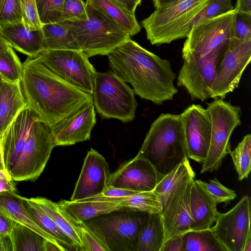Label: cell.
<instances>
[{
  "label": "cell",
  "instance_id": "15",
  "mask_svg": "<svg viewBox=\"0 0 251 251\" xmlns=\"http://www.w3.org/2000/svg\"><path fill=\"white\" fill-rule=\"evenodd\" d=\"M183 126L187 157L202 164L208 151L211 121L206 108L192 104L180 114Z\"/></svg>",
  "mask_w": 251,
  "mask_h": 251
},
{
  "label": "cell",
  "instance_id": "20",
  "mask_svg": "<svg viewBox=\"0 0 251 251\" xmlns=\"http://www.w3.org/2000/svg\"><path fill=\"white\" fill-rule=\"evenodd\" d=\"M38 120L37 115L26 105L0 137L4 168L9 174L23 151L33 124Z\"/></svg>",
  "mask_w": 251,
  "mask_h": 251
},
{
  "label": "cell",
  "instance_id": "29",
  "mask_svg": "<svg viewBox=\"0 0 251 251\" xmlns=\"http://www.w3.org/2000/svg\"><path fill=\"white\" fill-rule=\"evenodd\" d=\"M44 50H81L69 26L63 22L43 25Z\"/></svg>",
  "mask_w": 251,
  "mask_h": 251
},
{
  "label": "cell",
  "instance_id": "40",
  "mask_svg": "<svg viewBox=\"0 0 251 251\" xmlns=\"http://www.w3.org/2000/svg\"><path fill=\"white\" fill-rule=\"evenodd\" d=\"M23 22L20 0H0V26Z\"/></svg>",
  "mask_w": 251,
  "mask_h": 251
},
{
  "label": "cell",
  "instance_id": "22",
  "mask_svg": "<svg viewBox=\"0 0 251 251\" xmlns=\"http://www.w3.org/2000/svg\"><path fill=\"white\" fill-rule=\"evenodd\" d=\"M217 205L213 199L194 179L190 192L191 230L212 227L218 216Z\"/></svg>",
  "mask_w": 251,
  "mask_h": 251
},
{
  "label": "cell",
  "instance_id": "58",
  "mask_svg": "<svg viewBox=\"0 0 251 251\" xmlns=\"http://www.w3.org/2000/svg\"><path fill=\"white\" fill-rule=\"evenodd\" d=\"M3 80V79L2 77L1 76V75L0 74V86H1V85Z\"/></svg>",
  "mask_w": 251,
  "mask_h": 251
},
{
  "label": "cell",
  "instance_id": "57",
  "mask_svg": "<svg viewBox=\"0 0 251 251\" xmlns=\"http://www.w3.org/2000/svg\"><path fill=\"white\" fill-rule=\"evenodd\" d=\"M0 171H6L4 168V165L3 163L2 153H1V147L0 145Z\"/></svg>",
  "mask_w": 251,
  "mask_h": 251
},
{
  "label": "cell",
  "instance_id": "26",
  "mask_svg": "<svg viewBox=\"0 0 251 251\" xmlns=\"http://www.w3.org/2000/svg\"><path fill=\"white\" fill-rule=\"evenodd\" d=\"M57 203L79 223L86 220L114 211H131L127 208L108 201L62 200Z\"/></svg>",
  "mask_w": 251,
  "mask_h": 251
},
{
  "label": "cell",
  "instance_id": "25",
  "mask_svg": "<svg viewBox=\"0 0 251 251\" xmlns=\"http://www.w3.org/2000/svg\"><path fill=\"white\" fill-rule=\"evenodd\" d=\"M100 201L113 202L131 211H141L148 214L160 212L162 204L157 196L152 191L138 192L117 198H105L96 196L75 201Z\"/></svg>",
  "mask_w": 251,
  "mask_h": 251
},
{
  "label": "cell",
  "instance_id": "23",
  "mask_svg": "<svg viewBox=\"0 0 251 251\" xmlns=\"http://www.w3.org/2000/svg\"><path fill=\"white\" fill-rule=\"evenodd\" d=\"M26 105L21 82L3 79L0 89V137Z\"/></svg>",
  "mask_w": 251,
  "mask_h": 251
},
{
  "label": "cell",
  "instance_id": "50",
  "mask_svg": "<svg viewBox=\"0 0 251 251\" xmlns=\"http://www.w3.org/2000/svg\"><path fill=\"white\" fill-rule=\"evenodd\" d=\"M5 191H16L15 183L12 178H0V193Z\"/></svg>",
  "mask_w": 251,
  "mask_h": 251
},
{
  "label": "cell",
  "instance_id": "36",
  "mask_svg": "<svg viewBox=\"0 0 251 251\" xmlns=\"http://www.w3.org/2000/svg\"><path fill=\"white\" fill-rule=\"evenodd\" d=\"M23 65L11 46L0 52V74L3 79L10 82H21Z\"/></svg>",
  "mask_w": 251,
  "mask_h": 251
},
{
  "label": "cell",
  "instance_id": "8",
  "mask_svg": "<svg viewBox=\"0 0 251 251\" xmlns=\"http://www.w3.org/2000/svg\"><path fill=\"white\" fill-rule=\"evenodd\" d=\"M211 121V134L207 155L201 174L218 170L230 151L229 139L234 129L241 125V108L223 99L215 98L207 104Z\"/></svg>",
  "mask_w": 251,
  "mask_h": 251
},
{
  "label": "cell",
  "instance_id": "39",
  "mask_svg": "<svg viewBox=\"0 0 251 251\" xmlns=\"http://www.w3.org/2000/svg\"><path fill=\"white\" fill-rule=\"evenodd\" d=\"M234 8L231 0H210L191 23V29L195 25L224 14Z\"/></svg>",
  "mask_w": 251,
  "mask_h": 251
},
{
  "label": "cell",
  "instance_id": "55",
  "mask_svg": "<svg viewBox=\"0 0 251 251\" xmlns=\"http://www.w3.org/2000/svg\"><path fill=\"white\" fill-rule=\"evenodd\" d=\"M243 251H251V232L246 238Z\"/></svg>",
  "mask_w": 251,
  "mask_h": 251
},
{
  "label": "cell",
  "instance_id": "1",
  "mask_svg": "<svg viewBox=\"0 0 251 251\" xmlns=\"http://www.w3.org/2000/svg\"><path fill=\"white\" fill-rule=\"evenodd\" d=\"M21 87L27 106L50 127L93 103L92 95L70 84L50 71L38 56L22 63Z\"/></svg>",
  "mask_w": 251,
  "mask_h": 251
},
{
  "label": "cell",
  "instance_id": "12",
  "mask_svg": "<svg viewBox=\"0 0 251 251\" xmlns=\"http://www.w3.org/2000/svg\"><path fill=\"white\" fill-rule=\"evenodd\" d=\"M251 39L229 40L217 68L210 98L224 99L239 85L242 75L251 61Z\"/></svg>",
  "mask_w": 251,
  "mask_h": 251
},
{
  "label": "cell",
  "instance_id": "56",
  "mask_svg": "<svg viewBox=\"0 0 251 251\" xmlns=\"http://www.w3.org/2000/svg\"><path fill=\"white\" fill-rule=\"evenodd\" d=\"M11 178L10 175L6 171H0V178Z\"/></svg>",
  "mask_w": 251,
  "mask_h": 251
},
{
  "label": "cell",
  "instance_id": "54",
  "mask_svg": "<svg viewBox=\"0 0 251 251\" xmlns=\"http://www.w3.org/2000/svg\"><path fill=\"white\" fill-rule=\"evenodd\" d=\"M10 46L0 34V52L7 50Z\"/></svg>",
  "mask_w": 251,
  "mask_h": 251
},
{
  "label": "cell",
  "instance_id": "35",
  "mask_svg": "<svg viewBox=\"0 0 251 251\" xmlns=\"http://www.w3.org/2000/svg\"><path fill=\"white\" fill-rule=\"evenodd\" d=\"M228 154L232 160L239 180L248 177L251 172V135H245L242 140Z\"/></svg>",
  "mask_w": 251,
  "mask_h": 251
},
{
  "label": "cell",
  "instance_id": "42",
  "mask_svg": "<svg viewBox=\"0 0 251 251\" xmlns=\"http://www.w3.org/2000/svg\"><path fill=\"white\" fill-rule=\"evenodd\" d=\"M23 23L25 27L31 30L42 29L41 23L37 11L36 0H20Z\"/></svg>",
  "mask_w": 251,
  "mask_h": 251
},
{
  "label": "cell",
  "instance_id": "33",
  "mask_svg": "<svg viewBox=\"0 0 251 251\" xmlns=\"http://www.w3.org/2000/svg\"><path fill=\"white\" fill-rule=\"evenodd\" d=\"M9 235L13 251H44L46 239L21 223L15 222Z\"/></svg>",
  "mask_w": 251,
  "mask_h": 251
},
{
  "label": "cell",
  "instance_id": "24",
  "mask_svg": "<svg viewBox=\"0 0 251 251\" xmlns=\"http://www.w3.org/2000/svg\"><path fill=\"white\" fill-rule=\"evenodd\" d=\"M30 199L70 237L78 250L82 251L80 223L77 222L58 203L43 197H38Z\"/></svg>",
  "mask_w": 251,
  "mask_h": 251
},
{
  "label": "cell",
  "instance_id": "30",
  "mask_svg": "<svg viewBox=\"0 0 251 251\" xmlns=\"http://www.w3.org/2000/svg\"><path fill=\"white\" fill-rule=\"evenodd\" d=\"M188 159L185 158L173 170L164 176L153 190L162 204V208L173 191L179 184L190 178H195V174Z\"/></svg>",
  "mask_w": 251,
  "mask_h": 251
},
{
  "label": "cell",
  "instance_id": "48",
  "mask_svg": "<svg viewBox=\"0 0 251 251\" xmlns=\"http://www.w3.org/2000/svg\"><path fill=\"white\" fill-rule=\"evenodd\" d=\"M130 14L135 15L136 9L142 0H110Z\"/></svg>",
  "mask_w": 251,
  "mask_h": 251
},
{
  "label": "cell",
  "instance_id": "13",
  "mask_svg": "<svg viewBox=\"0 0 251 251\" xmlns=\"http://www.w3.org/2000/svg\"><path fill=\"white\" fill-rule=\"evenodd\" d=\"M228 44L203 57L183 60L177 77V85L184 87L191 99L203 101L210 98L218 65Z\"/></svg>",
  "mask_w": 251,
  "mask_h": 251
},
{
  "label": "cell",
  "instance_id": "27",
  "mask_svg": "<svg viewBox=\"0 0 251 251\" xmlns=\"http://www.w3.org/2000/svg\"><path fill=\"white\" fill-rule=\"evenodd\" d=\"M0 209L6 212L14 221L31 228L46 239L61 246L54 238L36 225L23 205V197L16 192L0 193Z\"/></svg>",
  "mask_w": 251,
  "mask_h": 251
},
{
  "label": "cell",
  "instance_id": "17",
  "mask_svg": "<svg viewBox=\"0 0 251 251\" xmlns=\"http://www.w3.org/2000/svg\"><path fill=\"white\" fill-rule=\"evenodd\" d=\"M162 177L147 159L136 155L110 174L108 185L138 192L152 191Z\"/></svg>",
  "mask_w": 251,
  "mask_h": 251
},
{
  "label": "cell",
  "instance_id": "52",
  "mask_svg": "<svg viewBox=\"0 0 251 251\" xmlns=\"http://www.w3.org/2000/svg\"><path fill=\"white\" fill-rule=\"evenodd\" d=\"M181 0H152L156 10H162Z\"/></svg>",
  "mask_w": 251,
  "mask_h": 251
},
{
  "label": "cell",
  "instance_id": "45",
  "mask_svg": "<svg viewBox=\"0 0 251 251\" xmlns=\"http://www.w3.org/2000/svg\"><path fill=\"white\" fill-rule=\"evenodd\" d=\"M183 234L173 237L166 240L160 250V251H184Z\"/></svg>",
  "mask_w": 251,
  "mask_h": 251
},
{
  "label": "cell",
  "instance_id": "49",
  "mask_svg": "<svg viewBox=\"0 0 251 251\" xmlns=\"http://www.w3.org/2000/svg\"><path fill=\"white\" fill-rule=\"evenodd\" d=\"M234 10L237 12L251 14V0H237Z\"/></svg>",
  "mask_w": 251,
  "mask_h": 251
},
{
  "label": "cell",
  "instance_id": "10",
  "mask_svg": "<svg viewBox=\"0 0 251 251\" xmlns=\"http://www.w3.org/2000/svg\"><path fill=\"white\" fill-rule=\"evenodd\" d=\"M38 56L41 62L56 75L83 92L92 95L97 72L83 51L46 50Z\"/></svg>",
  "mask_w": 251,
  "mask_h": 251
},
{
  "label": "cell",
  "instance_id": "46",
  "mask_svg": "<svg viewBox=\"0 0 251 251\" xmlns=\"http://www.w3.org/2000/svg\"><path fill=\"white\" fill-rule=\"evenodd\" d=\"M14 221L4 210L0 209V233L8 235L11 233L14 223Z\"/></svg>",
  "mask_w": 251,
  "mask_h": 251
},
{
  "label": "cell",
  "instance_id": "38",
  "mask_svg": "<svg viewBox=\"0 0 251 251\" xmlns=\"http://www.w3.org/2000/svg\"><path fill=\"white\" fill-rule=\"evenodd\" d=\"M218 204L221 202L226 204L235 199L237 197L236 192L223 185L217 178L205 182L200 179L195 180Z\"/></svg>",
  "mask_w": 251,
  "mask_h": 251
},
{
  "label": "cell",
  "instance_id": "28",
  "mask_svg": "<svg viewBox=\"0 0 251 251\" xmlns=\"http://www.w3.org/2000/svg\"><path fill=\"white\" fill-rule=\"evenodd\" d=\"M23 205L36 225L54 238L67 251H79L70 238L54 222L30 199L23 197Z\"/></svg>",
  "mask_w": 251,
  "mask_h": 251
},
{
  "label": "cell",
  "instance_id": "7",
  "mask_svg": "<svg viewBox=\"0 0 251 251\" xmlns=\"http://www.w3.org/2000/svg\"><path fill=\"white\" fill-rule=\"evenodd\" d=\"M134 94L111 70L96 73L93 101L101 119L115 118L125 123L132 121L138 105Z\"/></svg>",
  "mask_w": 251,
  "mask_h": 251
},
{
  "label": "cell",
  "instance_id": "44",
  "mask_svg": "<svg viewBox=\"0 0 251 251\" xmlns=\"http://www.w3.org/2000/svg\"><path fill=\"white\" fill-rule=\"evenodd\" d=\"M86 18V2L82 0H64L62 8L63 21Z\"/></svg>",
  "mask_w": 251,
  "mask_h": 251
},
{
  "label": "cell",
  "instance_id": "31",
  "mask_svg": "<svg viewBox=\"0 0 251 251\" xmlns=\"http://www.w3.org/2000/svg\"><path fill=\"white\" fill-rule=\"evenodd\" d=\"M164 241L160 212L148 214L141 230L137 251H160Z\"/></svg>",
  "mask_w": 251,
  "mask_h": 251
},
{
  "label": "cell",
  "instance_id": "18",
  "mask_svg": "<svg viewBox=\"0 0 251 251\" xmlns=\"http://www.w3.org/2000/svg\"><path fill=\"white\" fill-rule=\"evenodd\" d=\"M110 175L104 157L93 148L88 151L70 201H75L101 194Z\"/></svg>",
  "mask_w": 251,
  "mask_h": 251
},
{
  "label": "cell",
  "instance_id": "3",
  "mask_svg": "<svg viewBox=\"0 0 251 251\" xmlns=\"http://www.w3.org/2000/svg\"><path fill=\"white\" fill-rule=\"evenodd\" d=\"M137 155L147 159L162 176L188 158L180 114L160 115L151 124Z\"/></svg>",
  "mask_w": 251,
  "mask_h": 251
},
{
  "label": "cell",
  "instance_id": "14",
  "mask_svg": "<svg viewBox=\"0 0 251 251\" xmlns=\"http://www.w3.org/2000/svg\"><path fill=\"white\" fill-rule=\"evenodd\" d=\"M214 233L226 251H243L246 238L251 231V203L244 196L226 213L218 212Z\"/></svg>",
  "mask_w": 251,
  "mask_h": 251
},
{
  "label": "cell",
  "instance_id": "51",
  "mask_svg": "<svg viewBox=\"0 0 251 251\" xmlns=\"http://www.w3.org/2000/svg\"><path fill=\"white\" fill-rule=\"evenodd\" d=\"M0 251H13L12 241L10 235L0 233Z\"/></svg>",
  "mask_w": 251,
  "mask_h": 251
},
{
  "label": "cell",
  "instance_id": "21",
  "mask_svg": "<svg viewBox=\"0 0 251 251\" xmlns=\"http://www.w3.org/2000/svg\"><path fill=\"white\" fill-rule=\"evenodd\" d=\"M0 34L12 48L28 57H36L44 51L42 29L31 30L20 22L0 26Z\"/></svg>",
  "mask_w": 251,
  "mask_h": 251
},
{
  "label": "cell",
  "instance_id": "16",
  "mask_svg": "<svg viewBox=\"0 0 251 251\" xmlns=\"http://www.w3.org/2000/svg\"><path fill=\"white\" fill-rule=\"evenodd\" d=\"M194 179V178H191L179 184L173 191L160 212L165 241L191 230L190 192Z\"/></svg>",
  "mask_w": 251,
  "mask_h": 251
},
{
  "label": "cell",
  "instance_id": "11",
  "mask_svg": "<svg viewBox=\"0 0 251 251\" xmlns=\"http://www.w3.org/2000/svg\"><path fill=\"white\" fill-rule=\"evenodd\" d=\"M233 10L192 26L182 49L183 60L201 57L228 44L232 37Z\"/></svg>",
  "mask_w": 251,
  "mask_h": 251
},
{
  "label": "cell",
  "instance_id": "41",
  "mask_svg": "<svg viewBox=\"0 0 251 251\" xmlns=\"http://www.w3.org/2000/svg\"><path fill=\"white\" fill-rule=\"evenodd\" d=\"M239 40L251 39V14L235 10L232 24V37Z\"/></svg>",
  "mask_w": 251,
  "mask_h": 251
},
{
  "label": "cell",
  "instance_id": "6",
  "mask_svg": "<svg viewBox=\"0 0 251 251\" xmlns=\"http://www.w3.org/2000/svg\"><path fill=\"white\" fill-rule=\"evenodd\" d=\"M148 215L141 211H116L83 222L99 236L109 251H137Z\"/></svg>",
  "mask_w": 251,
  "mask_h": 251
},
{
  "label": "cell",
  "instance_id": "19",
  "mask_svg": "<svg viewBox=\"0 0 251 251\" xmlns=\"http://www.w3.org/2000/svg\"><path fill=\"white\" fill-rule=\"evenodd\" d=\"M96 124L94 105L87 103L50 127V133L55 146L72 145L89 140Z\"/></svg>",
  "mask_w": 251,
  "mask_h": 251
},
{
  "label": "cell",
  "instance_id": "9",
  "mask_svg": "<svg viewBox=\"0 0 251 251\" xmlns=\"http://www.w3.org/2000/svg\"><path fill=\"white\" fill-rule=\"evenodd\" d=\"M55 147L50 127L40 120L34 122L23 151L9 173L12 179L16 181L36 180Z\"/></svg>",
  "mask_w": 251,
  "mask_h": 251
},
{
  "label": "cell",
  "instance_id": "47",
  "mask_svg": "<svg viewBox=\"0 0 251 251\" xmlns=\"http://www.w3.org/2000/svg\"><path fill=\"white\" fill-rule=\"evenodd\" d=\"M137 193L138 192L108 186L101 194L98 196L105 198H117L131 195Z\"/></svg>",
  "mask_w": 251,
  "mask_h": 251
},
{
  "label": "cell",
  "instance_id": "37",
  "mask_svg": "<svg viewBox=\"0 0 251 251\" xmlns=\"http://www.w3.org/2000/svg\"><path fill=\"white\" fill-rule=\"evenodd\" d=\"M63 2L64 0H36L39 17L42 25L63 21Z\"/></svg>",
  "mask_w": 251,
  "mask_h": 251
},
{
  "label": "cell",
  "instance_id": "32",
  "mask_svg": "<svg viewBox=\"0 0 251 251\" xmlns=\"http://www.w3.org/2000/svg\"><path fill=\"white\" fill-rule=\"evenodd\" d=\"M87 3L116 23L129 35L137 34L141 29L135 15L130 14L110 0H86Z\"/></svg>",
  "mask_w": 251,
  "mask_h": 251
},
{
  "label": "cell",
  "instance_id": "43",
  "mask_svg": "<svg viewBox=\"0 0 251 251\" xmlns=\"http://www.w3.org/2000/svg\"><path fill=\"white\" fill-rule=\"evenodd\" d=\"M82 251H109L99 236L83 222L80 223Z\"/></svg>",
  "mask_w": 251,
  "mask_h": 251
},
{
  "label": "cell",
  "instance_id": "4",
  "mask_svg": "<svg viewBox=\"0 0 251 251\" xmlns=\"http://www.w3.org/2000/svg\"><path fill=\"white\" fill-rule=\"evenodd\" d=\"M86 12V19L62 22L69 26L80 50L88 57L107 55L130 39L116 23L87 3Z\"/></svg>",
  "mask_w": 251,
  "mask_h": 251
},
{
  "label": "cell",
  "instance_id": "2",
  "mask_svg": "<svg viewBox=\"0 0 251 251\" xmlns=\"http://www.w3.org/2000/svg\"><path fill=\"white\" fill-rule=\"evenodd\" d=\"M111 71L130 83L134 93L155 104L172 100L177 93L176 77L170 61L128 40L107 55Z\"/></svg>",
  "mask_w": 251,
  "mask_h": 251
},
{
  "label": "cell",
  "instance_id": "53",
  "mask_svg": "<svg viewBox=\"0 0 251 251\" xmlns=\"http://www.w3.org/2000/svg\"><path fill=\"white\" fill-rule=\"evenodd\" d=\"M66 251L62 246L46 240L44 244V251Z\"/></svg>",
  "mask_w": 251,
  "mask_h": 251
},
{
  "label": "cell",
  "instance_id": "34",
  "mask_svg": "<svg viewBox=\"0 0 251 251\" xmlns=\"http://www.w3.org/2000/svg\"><path fill=\"white\" fill-rule=\"evenodd\" d=\"M184 251H226L210 228L190 230L183 234Z\"/></svg>",
  "mask_w": 251,
  "mask_h": 251
},
{
  "label": "cell",
  "instance_id": "5",
  "mask_svg": "<svg viewBox=\"0 0 251 251\" xmlns=\"http://www.w3.org/2000/svg\"><path fill=\"white\" fill-rule=\"evenodd\" d=\"M210 0H181L162 10H155L141 22L152 45L160 46L186 37L195 17Z\"/></svg>",
  "mask_w": 251,
  "mask_h": 251
}]
</instances>
